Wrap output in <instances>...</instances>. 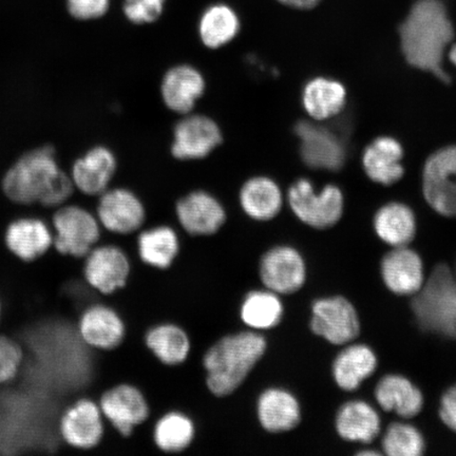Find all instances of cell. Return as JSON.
<instances>
[{
    "label": "cell",
    "instance_id": "1",
    "mask_svg": "<svg viewBox=\"0 0 456 456\" xmlns=\"http://www.w3.org/2000/svg\"><path fill=\"white\" fill-rule=\"evenodd\" d=\"M399 34L403 53L410 65L449 81L443 60L454 37V28L440 0H418L399 28Z\"/></svg>",
    "mask_w": 456,
    "mask_h": 456
},
{
    "label": "cell",
    "instance_id": "2",
    "mask_svg": "<svg viewBox=\"0 0 456 456\" xmlns=\"http://www.w3.org/2000/svg\"><path fill=\"white\" fill-rule=\"evenodd\" d=\"M3 188L11 201L60 208L72 196L74 186L50 146L25 153L5 174Z\"/></svg>",
    "mask_w": 456,
    "mask_h": 456
},
{
    "label": "cell",
    "instance_id": "3",
    "mask_svg": "<svg viewBox=\"0 0 456 456\" xmlns=\"http://www.w3.org/2000/svg\"><path fill=\"white\" fill-rule=\"evenodd\" d=\"M266 349L265 336L254 330L227 335L216 341L203 359L208 390L218 397L232 395L265 356Z\"/></svg>",
    "mask_w": 456,
    "mask_h": 456
},
{
    "label": "cell",
    "instance_id": "4",
    "mask_svg": "<svg viewBox=\"0 0 456 456\" xmlns=\"http://www.w3.org/2000/svg\"><path fill=\"white\" fill-rule=\"evenodd\" d=\"M411 309L424 332L456 339V277L448 265L433 269L419 293L412 296Z\"/></svg>",
    "mask_w": 456,
    "mask_h": 456
},
{
    "label": "cell",
    "instance_id": "5",
    "mask_svg": "<svg viewBox=\"0 0 456 456\" xmlns=\"http://www.w3.org/2000/svg\"><path fill=\"white\" fill-rule=\"evenodd\" d=\"M224 141V130L214 118L193 111L175 124L170 153L181 162L201 161L212 156Z\"/></svg>",
    "mask_w": 456,
    "mask_h": 456
},
{
    "label": "cell",
    "instance_id": "6",
    "mask_svg": "<svg viewBox=\"0 0 456 456\" xmlns=\"http://www.w3.org/2000/svg\"><path fill=\"white\" fill-rule=\"evenodd\" d=\"M53 247L57 253L85 258L100 241L96 216L78 205H61L53 216Z\"/></svg>",
    "mask_w": 456,
    "mask_h": 456
},
{
    "label": "cell",
    "instance_id": "7",
    "mask_svg": "<svg viewBox=\"0 0 456 456\" xmlns=\"http://www.w3.org/2000/svg\"><path fill=\"white\" fill-rule=\"evenodd\" d=\"M288 201L301 222L317 230L334 226L344 213V196L338 186L327 185L317 192L306 179L296 181L289 187Z\"/></svg>",
    "mask_w": 456,
    "mask_h": 456
},
{
    "label": "cell",
    "instance_id": "8",
    "mask_svg": "<svg viewBox=\"0 0 456 456\" xmlns=\"http://www.w3.org/2000/svg\"><path fill=\"white\" fill-rule=\"evenodd\" d=\"M312 332L335 346L354 341L361 333V321L355 306L344 296L321 298L314 302Z\"/></svg>",
    "mask_w": 456,
    "mask_h": 456
},
{
    "label": "cell",
    "instance_id": "9",
    "mask_svg": "<svg viewBox=\"0 0 456 456\" xmlns=\"http://www.w3.org/2000/svg\"><path fill=\"white\" fill-rule=\"evenodd\" d=\"M207 90V77L190 62L170 66L159 82V96L163 105L179 117L196 111Z\"/></svg>",
    "mask_w": 456,
    "mask_h": 456
},
{
    "label": "cell",
    "instance_id": "10",
    "mask_svg": "<svg viewBox=\"0 0 456 456\" xmlns=\"http://www.w3.org/2000/svg\"><path fill=\"white\" fill-rule=\"evenodd\" d=\"M96 218L106 231L130 235L146 221V208L138 193L127 187H110L99 197Z\"/></svg>",
    "mask_w": 456,
    "mask_h": 456
},
{
    "label": "cell",
    "instance_id": "11",
    "mask_svg": "<svg viewBox=\"0 0 456 456\" xmlns=\"http://www.w3.org/2000/svg\"><path fill=\"white\" fill-rule=\"evenodd\" d=\"M427 202L436 213L456 218V145L427 159L423 175Z\"/></svg>",
    "mask_w": 456,
    "mask_h": 456
},
{
    "label": "cell",
    "instance_id": "12",
    "mask_svg": "<svg viewBox=\"0 0 456 456\" xmlns=\"http://www.w3.org/2000/svg\"><path fill=\"white\" fill-rule=\"evenodd\" d=\"M175 213L183 231L193 237L213 236L227 220L224 204L205 190H193L182 196L175 203Z\"/></svg>",
    "mask_w": 456,
    "mask_h": 456
},
{
    "label": "cell",
    "instance_id": "13",
    "mask_svg": "<svg viewBox=\"0 0 456 456\" xmlns=\"http://www.w3.org/2000/svg\"><path fill=\"white\" fill-rule=\"evenodd\" d=\"M259 273L266 289L281 295L297 293L306 281L304 256L289 245H278L262 256Z\"/></svg>",
    "mask_w": 456,
    "mask_h": 456
},
{
    "label": "cell",
    "instance_id": "14",
    "mask_svg": "<svg viewBox=\"0 0 456 456\" xmlns=\"http://www.w3.org/2000/svg\"><path fill=\"white\" fill-rule=\"evenodd\" d=\"M302 161L314 169L339 170L346 162V147L338 135L321 125L301 121L295 126Z\"/></svg>",
    "mask_w": 456,
    "mask_h": 456
},
{
    "label": "cell",
    "instance_id": "15",
    "mask_svg": "<svg viewBox=\"0 0 456 456\" xmlns=\"http://www.w3.org/2000/svg\"><path fill=\"white\" fill-rule=\"evenodd\" d=\"M85 258L86 281L99 293L111 295L126 285L130 273L128 256L116 245L95 247Z\"/></svg>",
    "mask_w": 456,
    "mask_h": 456
},
{
    "label": "cell",
    "instance_id": "16",
    "mask_svg": "<svg viewBox=\"0 0 456 456\" xmlns=\"http://www.w3.org/2000/svg\"><path fill=\"white\" fill-rule=\"evenodd\" d=\"M118 168L116 152L110 147H91L76 159L70 178L74 188L86 196L99 197L111 187Z\"/></svg>",
    "mask_w": 456,
    "mask_h": 456
},
{
    "label": "cell",
    "instance_id": "17",
    "mask_svg": "<svg viewBox=\"0 0 456 456\" xmlns=\"http://www.w3.org/2000/svg\"><path fill=\"white\" fill-rule=\"evenodd\" d=\"M99 406L102 416L124 437L133 435L134 428L150 416L146 398L138 387L130 385H119L108 390L101 397Z\"/></svg>",
    "mask_w": 456,
    "mask_h": 456
},
{
    "label": "cell",
    "instance_id": "18",
    "mask_svg": "<svg viewBox=\"0 0 456 456\" xmlns=\"http://www.w3.org/2000/svg\"><path fill=\"white\" fill-rule=\"evenodd\" d=\"M59 431L61 440L72 448H95L104 436V421L99 404L86 398L74 403L61 415Z\"/></svg>",
    "mask_w": 456,
    "mask_h": 456
},
{
    "label": "cell",
    "instance_id": "19",
    "mask_svg": "<svg viewBox=\"0 0 456 456\" xmlns=\"http://www.w3.org/2000/svg\"><path fill=\"white\" fill-rule=\"evenodd\" d=\"M381 278L387 289L398 296H414L426 281L424 262L408 247L393 248L380 265Z\"/></svg>",
    "mask_w": 456,
    "mask_h": 456
},
{
    "label": "cell",
    "instance_id": "20",
    "mask_svg": "<svg viewBox=\"0 0 456 456\" xmlns=\"http://www.w3.org/2000/svg\"><path fill=\"white\" fill-rule=\"evenodd\" d=\"M78 335L86 346L111 351L121 346L126 328L116 311L96 305L88 307L79 318Z\"/></svg>",
    "mask_w": 456,
    "mask_h": 456
},
{
    "label": "cell",
    "instance_id": "21",
    "mask_svg": "<svg viewBox=\"0 0 456 456\" xmlns=\"http://www.w3.org/2000/svg\"><path fill=\"white\" fill-rule=\"evenodd\" d=\"M238 202L249 219L266 222L275 219L283 207V193L275 180L253 175L239 188Z\"/></svg>",
    "mask_w": 456,
    "mask_h": 456
},
{
    "label": "cell",
    "instance_id": "22",
    "mask_svg": "<svg viewBox=\"0 0 456 456\" xmlns=\"http://www.w3.org/2000/svg\"><path fill=\"white\" fill-rule=\"evenodd\" d=\"M242 28L240 15L226 3L208 5L199 17L200 43L208 50H220L235 42Z\"/></svg>",
    "mask_w": 456,
    "mask_h": 456
},
{
    "label": "cell",
    "instance_id": "23",
    "mask_svg": "<svg viewBox=\"0 0 456 456\" xmlns=\"http://www.w3.org/2000/svg\"><path fill=\"white\" fill-rule=\"evenodd\" d=\"M4 243L17 259L34 262L53 247V232L41 219L22 218L8 226Z\"/></svg>",
    "mask_w": 456,
    "mask_h": 456
},
{
    "label": "cell",
    "instance_id": "24",
    "mask_svg": "<svg viewBox=\"0 0 456 456\" xmlns=\"http://www.w3.org/2000/svg\"><path fill=\"white\" fill-rule=\"evenodd\" d=\"M374 395L381 409L404 419L415 418L424 409L423 393L403 375H386L376 386Z\"/></svg>",
    "mask_w": 456,
    "mask_h": 456
},
{
    "label": "cell",
    "instance_id": "25",
    "mask_svg": "<svg viewBox=\"0 0 456 456\" xmlns=\"http://www.w3.org/2000/svg\"><path fill=\"white\" fill-rule=\"evenodd\" d=\"M259 423L267 432L282 433L295 429L301 420L298 399L292 393L271 387L260 395L256 403Z\"/></svg>",
    "mask_w": 456,
    "mask_h": 456
},
{
    "label": "cell",
    "instance_id": "26",
    "mask_svg": "<svg viewBox=\"0 0 456 456\" xmlns=\"http://www.w3.org/2000/svg\"><path fill=\"white\" fill-rule=\"evenodd\" d=\"M335 427L342 440L368 444L379 437L381 420L379 412L370 403L351 401L339 408Z\"/></svg>",
    "mask_w": 456,
    "mask_h": 456
},
{
    "label": "cell",
    "instance_id": "27",
    "mask_svg": "<svg viewBox=\"0 0 456 456\" xmlns=\"http://www.w3.org/2000/svg\"><path fill=\"white\" fill-rule=\"evenodd\" d=\"M403 151L399 142L389 136L376 139L363 152L362 164L369 178L376 183L391 185L403 178Z\"/></svg>",
    "mask_w": 456,
    "mask_h": 456
},
{
    "label": "cell",
    "instance_id": "28",
    "mask_svg": "<svg viewBox=\"0 0 456 456\" xmlns=\"http://www.w3.org/2000/svg\"><path fill=\"white\" fill-rule=\"evenodd\" d=\"M378 364V357L369 346L350 345L334 359L333 379L341 390L356 391L364 380L374 374Z\"/></svg>",
    "mask_w": 456,
    "mask_h": 456
},
{
    "label": "cell",
    "instance_id": "29",
    "mask_svg": "<svg viewBox=\"0 0 456 456\" xmlns=\"http://www.w3.org/2000/svg\"><path fill=\"white\" fill-rule=\"evenodd\" d=\"M374 230L380 240L390 247H408L416 233L413 210L403 203L386 204L375 215Z\"/></svg>",
    "mask_w": 456,
    "mask_h": 456
},
{
    "label": "cell",
    "instance_id": "30",
    "mask_svg": "<svg viewBox=\"0 0 456 456\" xmlns=\"http://www.w3.org/2000/svg\"><path fill=\"white\" fill-rule=\"evenodd\" d=\"M346 91L342 84L333 79L317 77L305 86L302 105L313 118L323 121L338 116L344 110Z\"/></svg>",
    "mask_w": 456,
    "mask_h": 456
},
{
    "label": "cell",
    "instance_id": "31",
    "mask_svg": "<svg viewBox=\"0 0 456 456\" xmlns=\"http://www.w3.org/2000/svg\"><path fill=\"white\" fill-rule=\"evenodd\" d=\"M138 252L147 265L167 270L180 252L178 233L168 225L148 228L138 237Z\"/></svg>",
    "mask_w": 456,
    "mask_h": 456
},
{
    "label": "cell",
    "instance_id": "32",
    "mask_svg": "<svg viewBox=\"0 0 456 456\" xmlns=\"http://www.w3.org/2000/svg\"><path fill=\"white\" fill-rule=\"evenodd\" d=\"M145 344L159 362L167 366L183 363L191 352V340L185 330L175 324H159L148 330Z\"/></svg>",
    "mask_w": 456,
    "mask_h": 456
},
{
    "label": "cell",
    "instance_id": "33",
    "mask_svg": "<svg viewBox=\"0 0 456 456\" xmlns=\"http://www.w3.org/2000/svg\"><path fill=\"white\" fill-rule=\"evenodd\" d=\"M283 304L272 290H253L245 296L240 316L245 326L255 330H271L281 323Z\"/></svg>",
    "mask_w": 456,
    "mask_h": 456
},
{
    "label": "cell",
    "instance_id": "34",
    "mask_svg": "<svg viewBox=\"0 0 456 456\" xmlns=\"http://www.w3.org/2000/svg\"><path fill=\"white\" fill-rule=\"evenodd\" d=\"M192 420L180 412H170L159 419L153 431V440L159 450L167 453L184 452L195 438Z\"/></svg>",
    "mask_w": 456,
    "mask_h": 456
},
{
    "label": "cell",
    "instance_id": "35",
    "mask_svg": "<svg viewBox=\"0 0 456 456\" xmlns=\"http://www.w3.org/2000/svg\"><path fill=\"white\" fill-rule=\"evenodd\" d=\"M381 446L389 456H420L426 449L423 435L418 428L407 423L387 427Z\"/></svg>",
    "mask_w": 456,
    "mask_h": 456
},
{
    "label": "cell",
    "instance_id": "36",
    "mask_svg": "<svg viewBox=\"0 0 456 456\" xmlns=\"http://www.w3.org/2000/svg\"><path fill=\"white\" fill-rule=\"evenodd\" d=\"M167 0H122L125 19L134 26H151L162 19Z\"/></svg>",
    "mask_w": 456,
    "mask_h": 456
},
{
    "label": "cell",
    "instance_id": "37",
    "mask_svg": "<svg viewBox=\"0 0 456 456\" xmlns=\"http://www.w3.org/2000/svg\"><path fill=\"white\" fill-rule=\"evenodd\" d=\"M24 358V351L16 340L0 335V387L16 379Z\"/></svg>",
    "mask_w": 456,
    "mask_h": 456
},
{
    "label": "cell",
    "instance_id": "38",
    "mask_svg": "<svg viewBox=\"0 0 456 456\" xmlns=\"http://www.w3.org/2000/svg\"><path fill=\"white\" fill-rule=\"evenodd\" d=\"M68 12L74 20L93 21L110 12L111 0H66Z\"/></svg>",
    "mask_w": 456,
    "mask_h": 456
},
{
    "label": "cell",
    "instance_id": "39",
    "mask_svg": "<svg viewBox=\"0 0 456 456\" xmlns=\"http://www.w3.org/2000/svg\"><path fill=\"white\" fill-rule=\"evenodd\" d=\"M440 418L450 430L456 433V384L450 387L442 396Z\"/></svg>",
    "mask_w": 456,
    "mask_h": 456
},
{
    "label": "cell",
    "instance_id": "40",
    "mask_svg": "<svg viewBox=\"0 0 456 456\" xmlns=\"http://www.w3.org/2000/svg\"><path fill=\"white\" fill-rule=\"evenodd\" d=\"M277 2L289 8L307 10L315 7L322 0H277Z\"/></svg>",
    "mask_w": 456,
    "mask_h": 456
},
{
    "label": "cell",
    "instance_id": "41",
    "mask_svg": "<svg viewBox=\"0 0 456 456\" xmlns=\"http://www.w3.org/2000/svg\"><path fill=\"white\" fill-rule=\"evenodd\" d=\"M357 455H361V456H376V455H381L380 452H375V450H362V452H358Z\"/></svg>",
    "mask_w": 456,
    "mask_h": 456
},
{
    "label": "cell",
    "instance_id": "42",
    "mask_svg": "<svg viewBox=\"0 0 456 456\" xmlns=\"http://www.w3.org/2000/svg\"><path fill=\"white\" fill-rule=\"evenodd\" d=\"M449 59L452 61V64L456 66V45H454L453 47L450 49Z\"/></svg>",
    "mask_w": 456,
    "mask_h": 456
},
{
    "label": "cell",
    "instance_id": "43",
    "mask_svg": "<svg viewBox=\"0 0 456 456\" xmlns=\"http://www.w3.org/2000/svg\"><path fill=\"white\" fill-rule=\"evenodd\" d=\"M0 312H2V306H0Z\"/></svg>",
    "mask_w": 456,
    "mask_h": 456
}]
</instances>
